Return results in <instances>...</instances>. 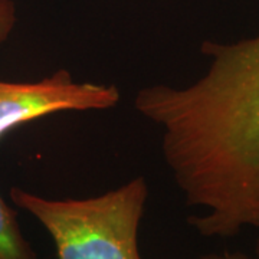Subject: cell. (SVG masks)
Listing matches in <instances>:
<instances>
[{
    "instance_id": "obj_1",
    "label": "cell",
    "mask_w": 259,
    "mask_h": 259,
    "mask_svg": "<svg viewBox=\"0 0 259 259\" xmlns=\"http://www.w3.org/2000/svg\"><path fill=\"white\" fill-rule=\"evenodd\" d=\"M204 74L176 88H141L134 108L161 130V153L203 238L259 229V33L203 40Z\"/></svg>"
},
{
    "instance_id": "obj_5",
    "label": "cell",
    "mask_w": 259,
    "mask_h": 259,
    "mask_svg": "<svg viewBox=\"0 0 259 259\" xmlns=\"http://www.w3.org/2000/svg\"><path fill=\"white\" fill-rule=\"evenodd\" d=\"M18 23V9L13 0H0V47L9 39Z\"/></svg>"
},
{
    "instance_id": "obj_4",
    "label": "cell",
    "mask_w": 259,
    "mask_h": 259,
    "mask_svg": "<svg viewBox=\"0 0 259 259\" xmlns=\"http://www.w3.org/2000/svg\"><path fill=\"white\" fill-rule=\"evenodd\" d=\"M0 259H39L23 236L18 214L0 194Z\"/></svg>"
},
{
    "instance_id": "obj_2",
    "label": "cell",
    "mask_w": 259,
    "mask_h": 259,
    "mask_svg": "<svg viewBox=\"0 0 259 259\" xmlns=\"http://www.w3.org/2000/svg\"><path fill=\"white\" fill-rule=\"evenodd\" d=\"M10 199L52 238L56 259H143L139 229L147 203L144 176L87 199H48L20 187Z\"/></svg>"
},
{
    "instance_id": "obj_6",
    "label": "cell",
    "mask_w": 259,
    "mask_h": 259,
    "mask_svg": "<svg viewBox=\"0 0 259 259\" xmlns=\"http://www.w3.org/2000/svg\"><path fill=\"white\" fill-rule=\"evenodd\" d=\"M194 259H256L255 256H249L242 252H222V253H207Z\"/></svg>"
},
{
    "instance_id": "obj_7",
    "label": "cell",
    "mask_w": 259,
    "mask_h": 259,
    "mask_svg": "<svg viewBox=\"0 0 259 259\" xmlns=\"http://www.w3.org/2000/svg\"><path fill=\"white\" fill-rule=\"evenodd\" d=\"M255 258L259 259V239L256 242V248H255Z\"/></svg>"
},
{
    "instance_id": "obj_3",
    "label": "cell",
    "mask_w": 259,
    "mask_h": 259,
    "mask_svg": "<svg viewBox=\"0 0 259 259\" xmlns=\"http://www.w3.org/2000/svg\"><path fill=\"white\" fill-rule=\"evenodd\" d=\"M120 101L115 85L78 82L66 69H58L36 82L0 81V141L20 125L52 114L107 111Z\"/></svg>"
}]
</instances>
